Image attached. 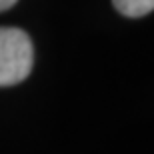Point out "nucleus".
I'll return each instance as SVG.
<instances>
[{
	"mask_svg": "<svg viewBox=\"0 0 154 154\" xmlns=\"http://www.w3.org/2000/svg\"><path fill=\"white\" fill-rule=\"evenodd\" d=\"M34 48L30 36L20 28H0V86H16L30 76Z\"/></svg>",
	"mask_w": 154,
	"mask_h": 154,
	"instance_id": "f257e3e1",
	"label": "nucleus"
},
{
	"mask_svg": "<svg viewBox=\"0 0 154 154\" xmlns=\"http://www.w3.org/2000/svg\"><path fill=\"white\" fill-rule=\"evenodd\" d=\"M114 8L128 18L146 16L154 10V0H112Z\"/></svg>",
	"mask_w": 154,
	"mask_h": 154,
	"instance_id": "f03ea898",
	"label": "nucleus"
},
{
	"mask_svg": "<svg viewBox=\"0 0 154 154\" xmlns=\"http://www.w3.org/2000/svg\"><path fill=\"white\" fill-rule=\"evenodd\" d=\"M16 2H18V0H0V12H4V10H8V8H12Z\"/></svg>",
	"mask_w": 154,
	"mask_h": 154,
	"instance_id": "7ed1b4c3",
	"label": "nucleus"
}]
</instances>
